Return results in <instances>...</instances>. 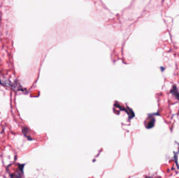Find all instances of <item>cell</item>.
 <instances>
[{"label": "cell", "instance_id": "cell-3", "mask_svg": "<svg viewBox=\"0 0 179 178\" xmlns=\"http://www.w3.org/2000/svg\"><path fill=\"white\" fill-rule=\"evenodd\" d=\"M155 122V119L153 117H152L151 119V120L149 122H148V123H147V126H146V128L147 129H151V128H152L154 127Z\"/></svg>", "mask_w": 179, "mask_h": 178}, {"label": "cell", "instance_id": "cell-1", "mask_svg": "<svg viewBox=\"0 0 179 178\" xmlns=\"http://www.w3.org/2000/svg\"><path fill=\"white\" fill-rule=\"evenodd\" d=\"M24 166V164L19 165V168L18 169V170L12 174L11 178H22Z\"/></svg>", "mask_w": 179, "mask_h": 178}, {"label": "cell", "instance_id": "cell-2", "mask_svg": "<svg viewBox=\"0 0 179 178\" xmlns=\"http://www.w3.org/2000/svg\"><path fill=\"white\" fill-rule=\"evenodd\" d=\"M171 93H172L173 95L175 96V97L177 99L179 100V93H178L177 88L176 86H173L172 87V90H171Z\"/></svg>", "mask_w": 179, "mask_h": 178}]
</instances>
